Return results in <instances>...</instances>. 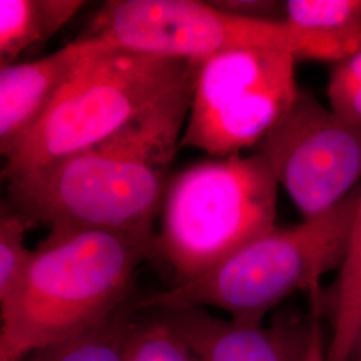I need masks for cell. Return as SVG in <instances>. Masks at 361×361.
I'll list each match as a JSON object with an SVG mask.
<instances>
[{
	"mask_svg": "<svg viewBox=\"0 0 361 361\" xmlns=\"http://www.w3.org/2000/svg\"><path fill=\"white\" fill-rule=\"evenodd\" d=\"M297 56L279 47H240L197 65L180 147L214 158L255 149L293 104Z\"/></svg>",
	"mask_w": 361,
	"mask_h": 361,
	"instance_id": "8992f818",
	"label": "cell"
},
{
	"mask_svg": "<svg viewBox=\"0 0 361 361\" xmlns=\"http://www.w3.org/2000/svg\"><path fill=\"white\" fill-rule=\"evenodd\" d=\"M32 224L4 201L0 212V310L15 296L34 257L26 245Z\"/></svg>",
	"mask_w": 361,
	"mask_h": 361,
	"instance_id": "2e32d148",
	"label": "cell"
},
{
	"mask_svg": "<svg viewBox=\"0 0 361 361\" xmlns=\"http://www.w3.org/2000/svg\"><path fill=\"white\" fill-rule=\"evenodd\" d=\"M361 359V314L359 325H357V332H356V338H355V347L352 352L350 361H359Z\"/></svg>",
	"mask_w": 361,
	"mask_h": 361,
	"instance_id": "ffe728a7",
	"label": "cell"
},
{
	"mask_svg": "<svg viewBox=\"0 0 361 361\" xmlns=\"http://www.w3.org/2000/svg\"><path fill=\"white\" fill-rule=\"evenodd\" d=\"M28 355L19 353L10 349L0 348V361H27Z\"/></svg>",
	"mask_w": 361,
	"mask_h": 361,
	"instance_id": "d6986e66",
	"label": "cell"
},
{
	"mask_svg": "<svg viewBox=\"0 0 361 361\" xmlns=\"http://www.w3.org/2000/svg\"><path fill=\"white\" fill-rule=\"evenodd\" d=\"M138 300V298H137ZM137 300L90 331L28 355V361H123Z\"/></svg>",
	"mask_w": 361,
	"mask_h": 361,
	"instance_id": "9a60e30c",
	"label": "cell"
},
{
	"mask_svg": "<svg viewBox=\"0 0 361 361\" xmlns=\"http://www.w3.org/2000/svg\"><path fill=\"white\" fill-rule=\"evenodd\" d=\"M195 71L110 137L7 180L4 202L32 226L94 228L154 238Z\"/></svg>",
	"mask_w": 361,
	"mask_h": 361,
	"instance_id": "6da1fadb",
	"label": "cell"
},
{
	"mask_svg": "<svg viewBox=\"0 0 361 361\" xmlns=\"http://www.w3.org/2000/svg\"><path fill=\"white\" fill-rule=\"evenodd\" d=\"M359 192L314 219L280 228L243 246L205 274L138 298V308H219L238 323L262 325L265 316L296 292L320 295V281L340 269Z\"/></svg>",
	"mask_w": 361,
	"mask_h": 361,
	"instance_id": "3957f363",
	"label": "cell"
},
{
	"mask_svg": "<svg viewBox=\"0 0 361 361\" xmlns=\"http://www.w3.org/2000/svg\"><path fill=\"white\" fill-rule=\"evenodd\" d=\"M162 310L198 361H328L324 295L310 297L307 314L277 317L269 325L221 319L200 308Z\"/></svg>",
	"mask_w": 361,
	"mask_h": 361,
	"instance_id": "9c48e42d",
	"label": "cell"
},
{
	"mask_svg": "<svg viewBox=\"0 0 361 361\" xmlns=\"http://www.w3.org/2000/svg\"><path fill=\"white\" fill-rule=\"evenodd\" d=\"M78 38L194 62L240 47H279L300 59L305 47L284 22L238 18L198 0H110Z\"/></svg>",
	"mask_w": 361,
	"mask_h": 361,
	"instance_id": "52a82bcc",
	"label": "cell"
},
{
	"mask_svg": "<svg viewBox=\"0 0 361 361\" xmlns=\"http://www.w3.org/2000/svg\"><path fill=\"white\" fill-rule=\"evenodd\" d=\"M359 361H361V359H360V360H359Z\"/></svg>",
	"mask_w": 361,
	"mask_h": 361,
	"instance_id": "44dd1931",
	"label": "cell"
},
{
	"mask_svg": "<svg viewBox=\"0 0 361 361\" xmlns=\"http://www.w3.org/2000/svg\"><path fill=\"white\" fill-rule=\"evenodd\" d=\"M90 47L91 42L75 38L42 59L1 67L0 153L4 158L37 126Z\"/></svg>",
	"mask_w": 361,
	"mask_h": 361,
	"instance_id": "30bf717a",
	"label": "cell"
},
{
	"mask_svg": "<svg viewBox=\"0 0 361 361\" xmlns=\"http://www.w3.org/2000/svg\"><path fill=\"white\" fill-rule=\"evenodd\" d=\"M153 256L155 237L52 228L0 310V348L30 355L107 322L137 300V269Z\"/></svg>",
	"mask_w": 361,
	"mask_h": 361,
	"instance_id": "7a4b0ae2",
	"label": "cell"
},
{
	"mask_svg": "<svg viewBox=\"0 0 361 361\" xmlns=\"http://www.w3.org/2000/svg\"><path fill=\"white\" fill-rule=\"evenodd\" d=\"M326 94L337 116L361 126V35L353 50L332 65Z\"/></svg>",
	"mask_w": 361,
	"mask_h": 361,
	"instance_id": "e0dca14e",
	"label": "cell"
},
{
	"mask_svg": "<svg viewBox=\"0 0 361 361\" xmlns=\"http://www.w3.org/2000/svg\"><path fill=\"white\" fill-rule=\"evenodd\" d=\"M197 63L91 42L37 126L6 158L3 180L110 137L190 77Z\"/></svg>",
	"mask_w": 361,
	"mask_h": 361,
	"instance_id": "5b68a950",
	"label": "cell"
},
{
	"mask_svg": "<svg viewBox=\"0 0 361 361\" xmlns=\"http://www.w3.org/2000/svg\"><path fill=\"white\" fill-rule=\"evenodd\" d=\"M79 0H0V66L51 38L80 10Z\"/></svg>",
	"mask_w": 361,
	"mask_h": 361,
	"instance_id": "7c38bea8",
	"label": "cell"
},
{
	"mask_svg": "<svg viewBox=\"0 0 361 361\" xmlns=\"http://www.w3.org/2000/svg\"><path fill=\"white\" fill-rule=\"evenodd\" d=\"M253 153L268 161L302 219H314L345 200L360 180L361 126L300 91Z\"/></svg>",
	"mask_w": 361,
	"mask_h": 361,
	"instance_id": "ba28073f",
	"label": "cell"
},
{
	"mask_svg": "<svg viewBox=\"0 0 361 361\" xmlns=\"http://www.w3.org/2000/svg\"><path fill=\"white\" fill-rule=\"evenodd\" d=\"M279 183L257 153L195 164L170 180L161 209L155 256L174 285L205 274L276 226Z\"/></svg>",
	"mask_w": 361,
	"mask_h": 361,
	"instance_id": "277c9868",
	"label": "cell"
},
{
	"mask_svg": "<svg viewBox=\"0 0 361 361\" xmlns=\"http://www.w3.org/2000/svg\"><path fill=\"white\" fill-rule=\"evenodd\" d=\"M224 13L238 18L265 20V22H284V1L271 0H221L210 1Z\"/></svg>",
	"mask_w": 361,
	"mask_h": 361,
	"instance_id": "ac0fdd59",
	"label": "cell"
},
{
	"mask_svg": "<svg viewBox=\"0 0 361 361\" xmlns=\"http://www.w3.org/2000/svg\"><path fill=\"white\" fill-rule=\"evenodd\" d=\"M123 361H198L162 308H138L130 322Z\"/></svg>",
	"mask_w": 361,
	"mask_h": 361,
	"instance_id": "5bb4252c",
	"label": "cell"
},
{
	"mask_svg": "<svg viewBox=\"0 0 361 361\" xmlns=\"http://www.w3.org/2000/svg\"><path fill=\"white\" fill-rule=\"evenodd\" d=\"M284 23L305 39L301 59L335 63L361 35V0H286Z\"/></svg>",
	"mask_w": 361,
	"mask_h": 361,
	"instance_id": "8fae6325",
	"label": "cell"
},
{
	"mask_svg": "<svg viewBox=\"0 0 361 361\" xmlns=\"http://www.w3.org/2000/svg\"><path fill=\"white\" fill-rule=\"evenodd\" d=\"M331 297L332 336L328 361H350L361 314V190L348 245Z\"/></svg>",
	"mask_w": 361,
	"mask_h": 361,
	"instance_id": "4fadbf2b",
	"label": "cell"
}]
</instances>
